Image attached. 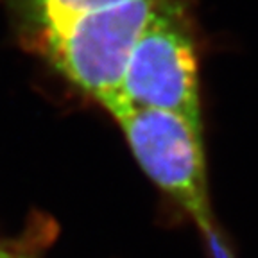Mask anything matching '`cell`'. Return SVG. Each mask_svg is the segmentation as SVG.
Returning <instances> with one entry per match:
<instances>
[{
    "instance_id": "6da1fadb",
    "label": "cell",
    "mask_w": 258,
    "mask_h": 258,
    "mask_svg": "<svg viewBox=\"0 0 258 258\" xmlns=\"http://www.w3.org/2000/svg\"><path fill=\"white\" fill-rule=\"evenodd\" d=\"M117 108L176 113L203 127L199 43L188 0H161L125 63Z\"/></svg>"
},
{
    "instance_id": "3957f363",
    "label": "cell",
    "mask_w": 258,
    "mask_h": 258,
    "mask_svg": "<svg viewBox=\"0 0 258 258\" xmlns=\"http://www.w3.org/2000/svg\"><path fill=\"white\" fill-rule=\"evenodd\" d=\"M22 43L43 59L64 32L88 16L133 0H4Z\"/></svg>"
},
{
    "instance_id": "277c9868",
    "label": "cell",
    "mask_w": 258,
    "mask_h": 258,
    "mask_svg": "<svg viewBox=\"0 0 258 258\" xmlns=\"http://www.w3.org/2000/svg\"><path fill=\"white\" fill-rule=\"evenodd\" d=\"M56 228L45 217H38L15 238H0V258H43L54 240Z\"/></svg>"
},
{
    "instance_id": "7a4b0ae2",
    "label": "cell",
    "mask_w": 258,
    "mask_h": 258,
    "mask_svg": "<svg viewBox=\"0 0 258 258\" xmlns=\"http://www.w3.org/2000/svg\"><path fill=\"white\" fill-rule=\"evenodd\" d=\"M109 115L144 174L198 226L205 246L224 237L210 205L203 127L160 109L117 108Z\"/></svg>"
}]
</instances>
